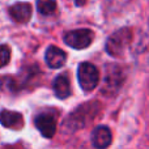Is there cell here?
Masks as SVG:
<instances>
[{
  "mask_svg": "<svg viewBox=\"0 0 149 149\" xmlns=\"http://www.w3.org/2000/svg\"><path fill=\"white\" fill-rule=\"evenodd\" d=\"M132 33L130 29L123 28L120 30L115 31L114 34H111L109 37L107 42H106V51L109 55L114 58H119L124 54L127 46L131 42Z\"/></svg>",
  "mask_w": 149,
  "mask_h": 149,
  "instance_id": "6da1fadb",
  "label": "cell"
},
{
  "mask_svg": "<svg viewBox=\"0 0 149 149\" xmlns=\"http://www.w3.org/2000/svg\"><path fill=\"white\" fill-rule=\"evenodd\" d=\"M77 77H79L80 86L85 90V92H90L98 85L100 81V73L95 65L92 63H81L77 70Z\"/></svg>",
  "mask_w": 149,
  "mask_h": 149,
  "instance_id": "7a4b0ae2",
  "label": "cell"
},
{
  "mask_svg": "<svg viewBox=\"0 0 149 149\" xmlns=\"http://www.w3.org/2000/svg\"><path fill=\"white\" fill-rule=\"evenodd\" d=\"M94 39V33L90 29H77V30L68 31L64 36V42L70 47L76 50H82L90 46Z\"/></svg>",
  "mask_w": 149,
  "mask_h": 149,
  "instance_id": "3957f363",
  "label": "cell"
},
{
  "mask_svg": "<svg viewBox=\"0 0 149 149\" xmlns=\"http://www.w3.org/2000/svg\"><path fill=\"white\" fill-rule=\"evenodd\" d=\"M34 123H36L38 131L42 134V136L47 137V139L52 137L56 132V119L50 113H42L37 115Z\"/></svg>",
  "mask_w": 149,
  "mask_h": 149,
  "instance_id": "277c9868",
  "label": "cell"
},
{
  "mask_svg": "<svg viewBox=\"0 0 149 149\" xmlns=\"http://www.w3.org/2000/svg\"><path fill=\"white\" fill-rule=\"evenodd\" d=\"M123 77H122V71L116 65H110L107 68V73L105 77V85H103V93L109 92H115L119 86H120Z\"/></svg>",
  "mask_w": 149,
  "mask_h": 149,
  "instance_id": "5b68a950",
  "label": "cell"
},
{
  "mask_svg": "<svg viewBox=\"0 0 149 149\" xmlns=\"http://www.w3.org/2000/svg\"><path fill=\"white\" fill-rule=\"evenodd\" d=\"M92 143L94 148L105 149L111 144V131L106 126H98L92 134Z\"/></svg>",
  "mask_w": 149,
  "mask_h": 149,
  "instance_id": "8992f818",
  "label": "cell"
},
{
  "mask_svg": "<svg viewBox=\"0 0 149 149\" xmlns=\"http://www.w3.org/2000/svg\"><path fill=\"white\" fill-rule=\"evenodd\" d=\"M46 63L49 64V67L51 68H60L62 65H64L65 59H67V54L63 51L62 49L56 46H50L46 50V55H45Z\"/></svg>",
  "mask_w": 149,
  "mask_h": 149,
  "instance_id": "52a82bcc",
  "label": "cell"
},
{
  "mask_svg": "<svg viewBox=\"0 0 149 149\" xmlns=\"http://www.w3.org/2000/svg\"><path fill=\"white\" fill-rule=\"evenodd\" d=\"M9 16L16 22H28L31 17V5L29 3H16L9 8Z\"/></svg>",
  "mask_w": 149,
  "mask_h": 149,
  "instance_id": "ba28073f",
  "label": "cell"
},
{
  "mask_svg": "<svg viewBox=\"0 0 149 149\" xmlns=\"http://www.w3.org/2000/svg\"><path fill=\"white\" fill-rule=\"evenodd\" d=\"M0 123L7 128L12 130H20L24 124L22 115L17 111H9V110H1L0 111Z\"/></svg>",
  "mask_w": 149,
  "mask_h": 149,
  "instance_id": "9c48e42d",
  "label": "cell"
},
{
  "mask_svg": "<svg viewBox=\"0 0 149 149\" xmlns=\"http://www.w3.org/2000/svg\"><path fill=\"white\" fill-rule=\"evenodd\" d=\"M54 92L55 95L60 100H64V98L70 97L71 95V81L70 77L67 74H59L56 79L54 80Z\"/></svg>",
  "mask_w": 149,
  "mask_h": 149,
  "instance_id": "30bf717a",
  "label": "cell"
},
{
  "mask_svg": "<svg viewBox=\"0 0 149 149\" xmlns=\"http://www.w3.org/2000/svg\"><path fill=\"white\" fill-rule=\"evenodd\" d=\"M37 9L43 16L52 15L56 10V0H37Z\"/></svg>",
  "mask_w": 149,
  "mask_h": 149,
  "instance_id": "8fae6325",
  "label": "cell"
},
{
  "mask_svg": "<svg viewBox=\"0 0 149 149\" xmlns=\"http://www.w3.org/2000/svg\"><path fill=\"white\" fill-rule=\"evenodd\" d=\"M10 59V49L7 45H0V68L5 67Z\"/></svg>",
  "mask_w": 149,
  "mask_h": 149,
  "instance_id": "7c38bea8",
  "label": "cell"
},
{
  "mask_svg": "<svg viewBox=\"0 0 149 149\" xmlns=\"http://www.w3.org/2000/svg\"><path fill=\"white\" fill-rule=\"evenodd\" d=\"M85 1L86 0H74V3H76V5H79V7H81V5L85 4Z\"/></svg>",
  "mask_w": 149,
  "mask_h": 149,
  "instance_id": "4fadbf2b",
  "label": "cell"
},
{
  "mask_svg": "<svg viewBox=\"0 0 149 149\" xmlns=\"http://www.w3.org/2000/svg\"><path fill=\"white\" fill-rule=\"evenodd\" d=\"M7 149H9V148H7ZM10 149H12V148H10Z\"/></svg>",
  "mask_w": 149,
  "mask_h": 149,
  "instance_id": "5bb4252c",
  "label": "cell"
}]
</instances>
